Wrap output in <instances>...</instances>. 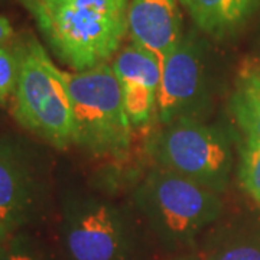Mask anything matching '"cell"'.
Wrapping results in <instances>:
<instances>
[{"label": "cell", "mask_w": 260, "mask_h": 260, "mask_svg": "<svg viewBox=\"0 0 260 260\" xmlns=\"http://www.w3.org/2000/svg\"><path fill=\"white\" fill-rule=\"evenodd\" d=\"M74 116V143L93 155H120L132 142L133 126L124 110L121 85L112 64L65 73Z\"/></svg>", "instance_id": "obj_4"}, {"label": "cell", "mask_w": 260, "mask_h": 260, "mask_svg": "<svg viewBox=\"0 0 260 260\" xmlns=\"http://www.w3.org/2000/svg\"><path fill=\"white\" fill-rule=\"evenodd\" d=\"M64 244L71 260H127L129 224L110 201L75 198L65 205Z\"/></svg>", "instance_id": "obj_6"}, {"label": "cell", "mask_w": 260, "mask_h": 260, "mask_svg": "<svg viewBox=\"0 0 260 260\" xmlns=\"http://www.w3.org/2000/svg\"><path fill=\"white\" fill-rule=\"evenodd\" d=\"M12 37H13V28H12L10 22L5 16L0 15V47L6 45Z\"/></svg>", "instance_id": "obj_19"}, {"label": "cell", "mask_w": 260, "mask_h": 260, "mask_svg": "<svg viewBox=\"0 0 260 260\" xmlns=\"http://www.w3.org/2000/svg\"><path fill=\"white\" fill-rule=\"evenodd\" d=\"M179 0H130L127 34L130 41L150 51L160 62L182 41Z\"/></svg>", "instance_id": "obj_9"}, {"label": "cell", "mask_w": 260, "mask_h": 260, "mask_svg": "<svg viewBox=\"0 0 260 260\" xmlns=\"http://www.w3.org/2000/svg\"><path fill=\"white\" fill-rule=\"evenodd\" d=\"M232 113L234 120L247 138L260 140V91L244 81L232 97Z\"/></svg>", "instance_id": "obj_13"}, {"label": "cell", "mask_w": 260, "mask_h": 260, "mask_svg": "<svg viewBox=\"0 0 260 260\" xmlns=\"http://www.w3.org/2000/svg\"><path fill=\"white\" fill-rule=\"evenodd\" d=\"M110 64L119 83H139L156 91L159 90L162 62L148 49L130 42L120 48Z\"/></svg>", "instance_id": "obj_11"}, {"label": "cell", "mask_w": 260, "mask_h": 260, "mask_svg": "<svg viewBox=\"0 0 260 260\" xmlns=\"http://www.w3.org/2000/svg\"><path fill=\"white\" fill-rule=\"evenodd\" d=\"M9 236H10L9 232L6 230V227H5V225H3V223L0 221V243L5 242V240L9 237Z\"/></svg>", "instance_id": "obj_20"}, {"label": "cell", "mask_w": 260, "mask_h": 260, "mask_svg": "<svg viewBox=\"0 0 260 260\" xmlns=\"http://www.w3.org/2000/svg\"><path fill=\"white\" fill-rule=\"evenodd\" d=\"M179 260H197L194 257H184V259H179Z\"/></svg>", "instance_id": "obj_21"}, {"label": "cell", "mask_w": 260, "mask_h": 260, "mask_svg": "<svg viewBox=\"0 0 260 260\" xmlns=\"http://www.w3.org/2000/svg\"><path fill=\"white\" fill-rule=\"evenodd\" d=\"M207 100L203 48L194 37H184L162 64L158 90V119L162 126L179 119L200 120Z\"/></svg>", "instance_id": "obj_7"}, {"label": "cell", "mask_w": 260, "mask_h": 260, "mask_svg": "<svg viewBox=\"0 0 260 260\" xmlns=\"http://www.w3.org/2000/svg\"><path fill=\"white\" fill-rule=\"evenodd\" d=\"M135 200L153 233L172 246L192 242L223 208L217 192L160 167L140 182Z\"/></svg>", "instance_id": "obj_3"}, {"label": "cell", "mask_w": 260, "mask_h": 260, "mask_svg": "<svg viewBox=\"0 0 260 260\" xmlns=\"http://www.w3.org/2000/svg\"><path fill=\"white\" fill-rule=\"evenodd\" d=\"M22 2H25V0H22Z\"/></svg>", "instance_id": "obj_22"}, {"label": "cell", "mask_w": 260, "mask_h": 260, "mask_svg": "<svg viewBox=\"0 0 260 260\" xmlns=\"http://www.w3.org/2000/svg\"><path fill=\"white\" fill-rule=\"evenodd\" d=\"M41 184L35 162L20 143L0 139V221L10 233L28 224L37 213Z\"/></svg>", "instance_id": "obj_8"}, {"label": "cell", "mask_w": 260, "mask_h": 260, "mask_svg": "<svg viewBox=\"0 0 260 260\" xmlns=\"http://www.w3.org/2000/svg\"><path fill=\"white\" fill-rule=\"evenodd\" d=\"M51 51L75 73L110 62L127 34L130 0H25Z\"/></svg>", "instance_id": "obj_1"}, {"label": "cell", "mask_w": 260, "mask_h": 260, "mask_svg": "<svg viewBox=\"0 0 260 260\" xmlns=\"http://www.w3.org/2000/svg\"><path fill=\"white\" fill-rule=\"evenodd\" d=\"M18 48L19 78L12 114L19 124L58 149L74 143V116L65 71L56 68L35 38H23Z\"/></svg>", "instance_id": "obj_2"}, {"label": "cell", "mask_w": 260, "mask_h": 260, "mask_svg": "<svg viewBox=\"0 0 260 260\" xmlns=\"http://www.w3.org/2000/svg\"><path fill=\"white\" fill-rule=\"evenodd\" d=\"M239 178L246 192L260 204V140L246 138L242 148Z\"/></svg>", "instance_id": "obj_14"}, {"label": "cell", "mask_w": 260, "mask_h": 260, "mask_svg": "<svg viewBox=\"0 0 260 260\" xmlns=\"http://www.w3.org/2000/svg\"><path fill=\"white\" fill-rule=\"evenodd\" d=\"M242 81L260 91V65H253V67L246 68L242 75Z\"/></svg>", "instance_id": "obj_18"}, {"label": "cell", "mask_w": 260, "mask_h": 260, "mask_svg": "<svg viewBox=\"0 0 260 260\" xmlns=\"http://www.w3.org/2000/svg\"><path fill=\"white\" fill-rule=\"evenodd\" d=\"M19 54L16 45L0 47V106H6L16 90L19 78Z\"/></svg>", "instance_id": "obj_15"}, {"label": "cell", "mask_w": 260, "mask_h": 260, "mask_svg": "<svg viewBox=\"0 0 260 260\" xmlns=\"http://www.w3.org/2000/svg\"><path fill=\"white\" fill-rule=\"evenodd\" d=\"M124 110L135 127H145L158 114V91L139 83H120Z\"/></svg>", "instance_id": "obj_12"}, {"label": "cell", "mask_w": 260, "mask_h": 260, "mask_svg": "<svg viewBox=\"0 0 260 260\" xmlns=\"http://www.w3.org/2000/svg\"><path fill=\"white\" fill-rule=\"evenodd\" d=\"M205 260H260V242L233 239L211 250Z\"/></svg>", "instance_id": "obj_16"}, {"label": "cell", "mask_w": 260, "mask_h": 260, "mask_svg": "<svg viewBox=\"0 0 260 260\" xmlns=\"http://www.w3.org/2000/svg\"><path fill=\"white\" fill-rule=\"evenodd\" d=\"M0 244H2V243H0Z\"/></svg>", "instance_id": "obj_23"}, {"label": "cell", "mask_w": 260, "mask_h": 260, "mask_svg": "<svg viewBox=\"0 0 260 260\" xmlns=\"http://www.w3.org/2000/svg\"><path fill=\"white\" fill-rule=\"evenodd\" d=\"M0 260H44V257L26 236L15 234L0 244Z\"/></svg>", "instance_id": "obj_17"}, {"label": "cell", "mask_w": 260, "mask_h": 260, "mask_svg": "<svg viewBox=\"0 0 260 260\" xmlns=\"http://www.w3.org/2000/svg\"><path fill=\"white\" fill-rule=\"evenodd\" d=\"M149 152L158 167L213 192L227 188L232 152L223 130L197 119H179L152 136Z\"/></svg>", "instance_id": "obj_5"}, {"label": "cell", "mask_w": 260, "mask_h": 260, "mask_svg": "<svg viewBox=\"0 0 260 260\" xmlns=\"http://www.w3.org/2000/svg\"><path fill=\"white\" fill-rule=\"evenodd\" d=\"M260 0H179L200 30L214 38L232 35L257 9Z\"/></svg>", "instance_id": "obj_10"}]
</instances>
